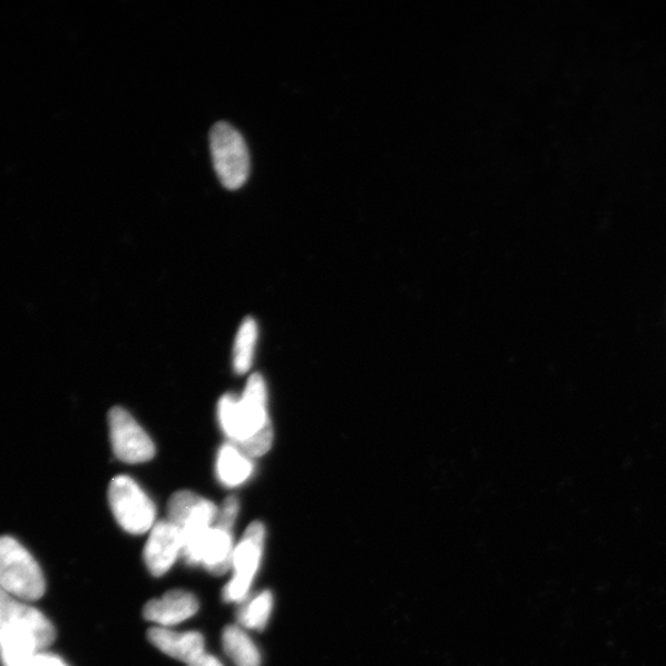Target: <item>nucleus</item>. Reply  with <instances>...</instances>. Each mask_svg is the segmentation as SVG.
<instances>
[{"label": "nucleus", "mask_w": 666, "mask_h": 666, "mask_svg": "<svg viewBox=\"0 0 666 666\" xmlns=\"http://www.w3.org/2000/svg\"><path fill=\"white\" fill-rule=\"evenodd\" d=\"M199 610V601L194 594L185 590H171L160 599L146 604L143 617L157 627L171 629L175 624L192 619Z\"/></svg>", "instance_id": "9b49d317"}, {"label": "nucleus", "mask_w": 666, "mask_h": 666, "mask_svg": "<svg viewBox=\"0 0 666 666\" xmlns=\"http://www.w3.org/2000/svg\"><path fill=\"white\" fill-rule=\"evenodd\" d=\"M274 607L272 592L264 590L242 602L238 611L239 625L243 630L263 631L266 629Z\"/></svg>", "instance_id": "2eb2a0df"}, {"label": "nucleus", "mask_w": 666, "mask_h": 666, "mask_svg": "<svg viewBox=\"0 0 666 666\" xmlns=\"http://www.w3.org/2000/svg\"><path fill=\"white\" fill-rule=\"evenodd\" d=\"M147 639L162 653L183 663H192L205 653L204 636L199 632H177L165 627H152Z\"/></svg>", "instance_id": "f8f14e48"}, {"label": "nucleus", "mask_w": 666, "mask_h": 666, "mask_svg": "<svg viewBox=\"0 0 666 666\" xmlns=\"http://www.w3.org/2000/svg\"><path fill=\"white\" fill-rule=\"evenodd\" d=\"M0 589L22 601L42 599L46 592L41 565L11 536L0 537Z\"/></svg>", "instance_id": "f03ea898"}, {"label": "nucleus", "mask_w": 666, "mask_h": 666, "mask_svg": "<svg viewBox=\"0 0 666 666\" xmlns=\"http://www.w3.org/2000/svg\"><path fill=\"white\" fill-rule=\"evenodd\" d=\"M225 653L237 666H261L262 658L257 645L241 625L231 624L222 632Z\"/></svg>", "instance_id": "4468645a"}, {"label": "nucleus", "mask_w": 666, "mask_h": 666, "mask_svg": "<svg viewBox=\"0 0 666 666\" xmlns=\"http://www.w3.org/2000/svg\"><path fill=\"white\" fill-rule=\"evenodd\" d=\"M218 417L223 434L244 456L259 458L271 449L273 427L267 413L266 381L261 375L250 377L241 399L223 395Z\"/></svg>", "instance_id": "f257e3e1"}, {"label": "nucleus", "mask_w": 666, "mask_h": 666, "mask_svg": "<svg viewBox=\"0 0 666 666\" xmlns=\"http://www.w3.org/2000/svg\"><path fill=\"white\" fill-rule=\"evenodd\" d=\"M26 666H68L65 661L51 653L43 652L37 654L35 658Z\"/></svg>", "instance_id": "a211bd4d"}, {"label": "nucleus", "mask_w": 666, "mask_h": 666, "mask_svg": "<svg viewBox=\"0 0 666 666\" xmlns=\"http://www.w3.org/2000/svg\"><path fill=\"white\" fill-rule=\"evenodd\" d=\"M188 666H223L217 656L204 653L199 658L193 661Z\"/></svg>", "instance_id": "6ab92c4d"}, {"label": "nucleus", "mask_w": 666, "mask_h": 666, "mask_svg": "<svg viewBox=\"0 0 666 666\" xmlns=\"http://www.w3.org/2000/svg\"><path fill=\"white\" fill-rule=\"evenodd\" d=\"M210 151L215 172L223 187L229 191L242 188L251 172L249 147L242 135L228 123L214 125Z\"/></svg>", "instance_id": "7ed1b4c3"}, {"label": "nucleus", "mask_w": 666, "mask_h": 666, "mask_svg": "<svg viewBox=\"0 0 666 666\" xmlns=\"http://www.w3.org/2000/svg\"><path fill=\"white\" fill-rule=\"evenodd\" d=\"M240 513V502L237 496H229L225 500L222 506L219 508L217 521L214 526L221 528V530L232 532L234 523L238 520Z\"/></svg>", "instance_id": "f3484780"}, {"label": "nucleus", "mask_w": 666, "mask_h": 666, "mask_svg": "<svg viewBox=\"0 0 666 666\" xmlns=\"http://www.w3.org/2000/svg\"><path fill=\"white\" fill-rule=\"evenodd\" d=\"M234 547L232 532L213 526L185 563L204 566L210 574L220 576L232 570Z\"/></svg>", "instance_id": "1a4fd4ad"}, {"label": "nucleus", "mask_w": 666, "mask_h": 666, "mask_svg": "<svg viewBox=\"0 0 666 666\" xmlns=\"http://www.w3.org/2000/svg\"><path fill=\"white\" fill-rule=\"evenodd\" d=\"M9 629L31 630L48 645L56 640L55 627L43 612L0 589V631Z\"/></svg>", "instance_id": "6e6552de"}, {"label": "nucleus", "mask_w": 666, "mask_h": 666, "mask_svg": "<svg viewBox=\"0 0 666 666\" xmlns=\"http://www.w3.org/2000/svg\"><path fill=\"white\" fill-rule=\"evenodd\" d=\"M107 424L114 455L122 462L145 463L154 457L152 439L125 409H112L107 414Z\"/></svg>", "instance_id": "423d86ee"}, {"label": "nucleus", "mask_w": 666, "mask_h": 666, "mask_svg": "<svg viewBox=\"0 0 666 666\" xmlns=\"http://www.w3.org/2000/svg\"><path fill=\"white\" fill-rule=\"evenodd\" d=\"M253 472L251 458L244 456L232 444L220 448L217 458V475L220 483L228 487H237L248 482Z\"/></svg>", "instance_id": "ddd939ff"}, {"label": "nucleus", "mask_w": 666, "mask_h": 666, "mask_svg": "<svg viewBox=\"0 0 666 666\" xmlns=\"http://www.w3.org/2000/svg\"><path fill=\"white\" fill-rule=\"evenodd\" d=\"M264 544H266V527L262 523L251 524L240 543L234 547L233 576L223 587L225 601L241 605L249 599L252 583L262 564Z\"/></svg>", "instance_id": "39448f33"}, {"label": "nucleus", "mask_w": 666, "mask_h": 666, "mask_svg": "<svg viewBox=\"0 0 666 666\" xmlns=\"http://www.w3.org/2000/svg\"><path fill=\"white\" fill-rule=\"evenodd\" d=\"M107 498L117 524L126 532L143 535L154 526L156 506L134 479L119 475L112 480Z\"/></svg>", "instance_id": "20e7f679"}, {"label": "nucleus", "mask_w": 666, "mask_h": 666, "mask_svg": "<svg viewBox=\"0 0 666 666\" xmlns=\"http://www.w3.org/2000/svg\"><path fill=\"white\" fill-rule=\"evenodd\" d=\"M257 337V323L252 318H248L240 326L233 347V369L240 376L246 375L252 367Z\"/></svg>", "instance_id": "dca6fc26"}, {"label": "nucleus", "mask_w": 666, "mask_h": 666, "mask_svg": "<svg viewBox=\"0 0 666 666\" xmlns=\"http://www.w3.org/2000/svg\"><path fill=\"white\" fill-rule=\"evenodd\" d=\"M219 507L192 492H179L169 502V521L181 531L207 528L217 521Z\"/></svg>", "instance_id": "9d476101"}, {"label": "nucleus", "mask_w": 666, "mask_h": 666, "mask_svg": "<svg viewBox=\"0 0 666 666\" xmlns=\"http://www.w3.org/2000/svg\"><path fill=\"white\" fill-rule=\"evenodd\" d=\"M180 528L169 520L156 523L143 548V561L153 576H163L182 556Z\"/></svg>", "instance_id": "0eeeda50"}]
</instances>
